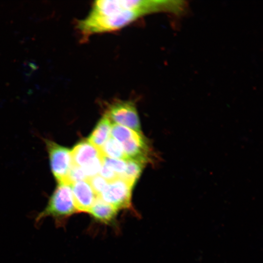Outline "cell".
Segmentation results:
<instances>
[{"mask_svg": "<svg viewBox=\"0 0 263 263\" xmlns=\"http://www.w3.org/2000/svg\"><path fill=\"white\" fill-rule=\"evenodd\" d=\"M118 210L100 197L97 196L89 213L100 222L108 224L114 220Z\"/></svg>", "mask_w": 263, "mask_h": 263, "instance_id": "obj_9", "label": "cell"}, {"mask_svg": "<svg viewBox=\"0 0 263 263\" xmlns=\"http://www.w3.org/2000/svg\"><path fill=\"white\" fill-rule=\"evenodd\" d=\"M73 165L82 167L94 158L102 155L99 149L88 140L77 144L71 151Z\"/></svg>", "mask_w": 263, "mask_h": 263, "instance_id": "obj_8", "label": "cell"}, {"mask_svg": "<svg viewBox=\"0 0 263 263\" xmlns=\"http://www.w3.org/2000/svg\"><path fill=\"white\" fill-rule=\"evenodd\" d=\"M86 180H87V178L82 169L73 165L68 177V183L72 185L75 182Z\"/></svg>", "mask_w": 263, "mask_h": 263, "instance_id": "obj_15", "label": "cell"}, {"mask_svg": "<svg viewBox=\"0 0 263 263\" xmlns=\"http://www.w3.org/2000/svg\"><path fill=\"white\" fill-rule=\"evenodd\" d=\"M133 186V183L119 177L109 182L99 197L117 210L130 208Z\"/></svg>", "mask_w": 263, "mask_h": 263, "instance_id": "obj_3", "label": "cell"}, {"mask_svg": "<svg viewBox=\"0 0 263 263\" xmlns=\"http://www.w3.org/2000/svg\"><path fill=\"white\" fill-rule=\"evenodd\" d=\"M99 150L106 157L124 160L128 159L121 144L112 137L108 138Z\"/></svg>", "mask_w": 263, "mask_h": 263, "instance_id": "obj_11", "label": "cell"}, {"mask_svg": "<svg viewBox=\"0 0 263 263\" xmlns=\"http://www.w3.org/2000/svg\"><path fill=\"white\" fill-rule=\"evenodd\" d=\"M110 121L140 132V124L136 107L131 101H117L110 105L104 114Z\"/></svg>", "mask_w": 263, "mask_h": 263, "instance_id": "obj_5", "label": "cell"}, {"mask_svg": "<svg viewBox=\"0 0 263 263\" xmlns=\"http://www.w3.org/2000/svg\"><path fill=\"white\" fill-rule=\"evenodd\" d=\"M112 126V122L104 115L96 125L88 141L99 150L110 137Z\"/></svg>", "mask_w": 263, "mask_h": 263, "instance_id": "obj_10", "label": "cell"}, {"mask_svg": "<svg viewBox=\"0 0 263 263\" xmlns=\"http://www.w3.org/2000/svg\"><path fill=\"white\" fill-rule=\"evenodd\" d=\"M75 205L77 212H88L97 195L87 180L80 181L71 185Z\"/></svg>", "mask_w": 263, "mask_h": 263, "instance_id": "obj_7", "label": "cell"}, {"mask_svg": "<svg viewBox=\"0 0 263 263\" xmlns=\"http://www.w3.org/2000/svg\"><path fill=\"white\" fill-rule=\"evenodd\" d=\"M46 144L54 177L58 183L69 184L68 177L73 166L71 151L50 140H46Z\"/></svg>", "mask_w": 263, "mask_h": 263, "instance_id": "obj_4", "label": "cell"}, {"mask_svg": "<svg viewBox=\"0 0 263 263\" xmlns=\"http://www.w3.org/2000/svg\"><path fill=\"white\" fill-rule=\"evenodd\" d=\"M77 212L73 196L71 185L58 183L51 196L47 205L36 218V222L50 216L57 225H62L73 214Z\"/></svg>", "mask_w": 263, "mask_h": 263, "instance_id": "obj_2", "label": "cell"}, {"mask_svg": "<svg viewBox=\"0 0 263 263\" xmlns=\"http://www.w3.org/2000/svg\"><path fill=\"white\" fill-rule=\"evenodd\" d=\"M100 175L108 182L119 177V176L113 171L107 167L103 164L99 171Z\"/></svg>", "mask_w": 263, "mask_h": 263, "instance_id": "obj_16", "label": "cell"}, {"mask_svg": "<svg viewBox=\"0 0 263 263\" xmlns=\"http://www.w3.org/2000/svg\"><path fill=\"white\" fill-rule=\"evenodd\" d=\"M126 161V169L124 174L121 177L134 184L142 172L144 164L131 159H128Z\"/></svg>", "mask_w": 263, "mask_h": 263, "instance_id": "obj_12", "label": "cell"}, {"mask_svg": "<svg viewBox=\"0 0 263 263\" xmlns=\"http://www.w3.org/2000/svg\"><path fill=\"white\" fill-rule=\"evenodd\" d=\"M153 11L151 0H97L77 27L81 34L88 38L120 29Z\"/></svg>", "mask_w": 263, "mask_h": 263, "instance_id": "obj_1", "label": "cell"}, {"mask_svg": "<svg viewBox=\"0 0 263 263\" xmlns=\"http://www.w3.org/2000/svg\"><path fill=\"white\" fill-rule=\"evenodd\" d=\"M103 164L116 173L119 177L124 174L126 169V161L109 158L103 156Z\"/></svg>", "mask_w": 263, "mask_h": 263, "instance_id": "obj_13", "label": "cell"}, {"mask_svg": "<svg viewBox=\"0 0 263 263\" xmlns=\"http://www.w3.org/2000/svg\"><path fill=\"white\" fill-rule=\"evenodd\" d=\"M128 159L146 164L150 160V150L141 133L133 134L120 143Z\"/></svg>", "mask_w": 263, "mask_h": 263, "instance_id": "obj_6", "label": "cell"}, {"mask_svg": "<svg viewBox=\"0 0 263 263\" xmlns=\"http://www.w3.org/2000/svg\"><path fill=\"white\" fill-rule=\"evenodd\" d=\"M87 180L97 196L100 195L108 183L106 180L99 175L90 177Z\"/></svg>", "mask_w": 263, "mask_h": 263, "instance_id": "obj_14", "label": "cell"}]
</instances>
